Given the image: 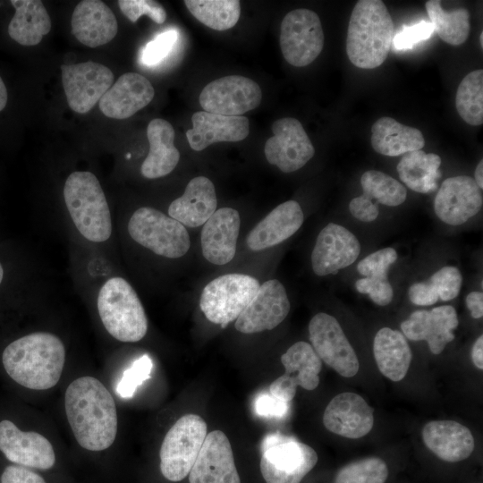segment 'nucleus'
<instances>
[{
	"label": "nucleus",
	"mask_w": 483,
	"mask_h": 483,
	"mask_svg": "<svg viewBox=\"0 0 483 483\" xmlns=\"http://www.w3.org/2000/svg\"><path fill=\"white\" fill-rule=\"evenodd\" d=\"M289 402L275 397L269 392H261L254 401V410L263 418H284L289 411Z\"/></svg>",
	"instance_id": "nucleus-47"
},
{
	"label": "nucleus",
	"mask_w": 483,
	"mask_h": 483,
	"mask_svg": "<svg viewBox=\"0 0 483 483\" xmlns=\"http://www.w3.org/2000/svg\"><path fill=\"white\" fill-rule=\"evenodd\" d=\"M147 136L149 151L141 165V174L148 179L165 176L180 160V152L174 144V130L166 120L156 118L148 123Z\"/></svg>",
	"instance_id": "nucleus-29"
},
{
	"label": "nucleus",
	"mask_w": 483,
	"mask_h": 483,
	"mask_svg": "<svg viewBox=\"0 0 483 483\" xmlns=\"http://www.w3.org/2000/svg\"><path fill=\"white\" fill-rule=\"evenodd\" d=\"M408 298L417 306H430L439 301L428 280L412 284L408 289Z\"/></svg>",
	"instance_id": "nucleus-50"
},
{
	"label": "nucleus",
	"mask_w": 483,
	"mask_h": 483,
	"mask_svg": "<svg viewBox=\"0 0 483 483\" xmlns=\"http://www.w3.org/2000/svg\"><path fill=\"white\" fill-rule=\"evenodd\" d=\"M155 96L150 81L143 75L127 72L104 94L98 102L100 111L113 119H126L148 106Z\"/></svg>",
	"instance_id": "nucleus-23"
},
{
	"label": "nucleus",
	"mask_w": 483,
	"mask_h": 483,
	"mask_svg": "<svg viewBox=\"0 0 483 483\" xmlns=\"http://www.w3.org/2000/svg\"><path fill=\"white\" fill-rule=\"evenodd\" d=\"M387 477L386 463L378 457H369L343 467L335 483H385Z\"/></svg>",
	"instance_id": "nucleus-39"
},
{
	"label": "nucleus",
	"mask_w": 483,
	"mask_h": 483,
	"mask_svg": "<svg viewBox=\"0 0 483 483\" xmlns=\"http://www.w3.org/2000/svg\"><path fill=\"white\" fill-rule=\"evenodd\" d=\"M356 290L368 294L370 300L379 306H386L394 298V289L387 275L361 277L355 283Z\"/></svg>",
	"instance_id": "nucleus-44"
},
{
	"label": "nucleus",
	"mask_w": 483,
	"mask_h": 483,
	"mask_svg": "<svg viewBox=\"0 0 483 483\" xmlns=\"http://www.w3.org/2000/svg\"><path fill=\"white\" fill-rule=\"evenodd\" d=\"M190 483H241L233 449L221 430L207 434L189 473Z\"/></svg>",
	"instance_id": "nucleus-18"
},
{
	"label": "nucleus",
	"mask_w": 483,
	"mask_h": 483,
	"mask_svg": "<svg viewBox=\"0 0 483 483\" xmlns=\"http://www.w3.org/2000/svg\"><path fill=\"white\" fill-rule=\"evenodd\" d=\"M184 4L199 21L219 31L233 28L241 15L238 0H185Z\"/></svg>",
	"instance_id": "nucleus-36"
},
{
	"label": "nucleus",
	"mask_w": 483,
	"mask_h": 483,
	"mask_svg": "<svg viewBox=\"0 0 483 483\" xmlns=\"http://www.w3.org/2000/svg\"><path fill=\"white\" fill-rule=\"evenodd\" d=\"M207 436L206 421L197 414L182 416L167 431L159 452L160 470L168 480L186 478Z\"/></svg>",
	"instance_id": "nucleus-7"
},
{
	"label": "nucleus",
	"mask_w": 483,
	"mask_h": 483,
	"mask_svg": "<svg viewBox=\"0 0 483 483\" xmlns=\"http://www.w3.org/2000/svg\"><path fill=\"white\" fill-rule=\"evenodd\" d=\"M398 258L392 247L377 250L363 258L357 265V271L363 277L384 276Z\"/></svg>",
	"instance_id": "nucleus-42"
},
{
	"label": "nucleus",
	"mask_w": 483,
	"mask_h": 483,
	"mask_svg": "<svg viewBox=\"0 0 483 483\" xmlns=\"http://www.w3.org/2000/svg\"><path fill=\"white\" fill-rule=\"evenodd\" d=\"M126 157H127V158H130V157H131V155H130V154H128V155L126 156Z\"/></svg>",
	"instance_id": "nucleus-58"
},
{
	"label": "nucleus",
	"mask_w": 483,
	"mask_h": 483,
	"mask_svg": "<svg viewBox=\"0 0 483 483\" xmlns=\"http://www.w3.org/2000/svg\"><path fill=\"white\" fill-rule=\"evenodd\" d=\"M61 74L68 106L79 114L90 111L114 82L112 71L92 61L63 64Z\"/></svg>",
	"instance_id": "nucleus-13"
},
{
	"label": "nucleus",
	"mask_w": 483,
	"mask_h": 483,
	"mask_svg": "<svg viewBox=\"0 0 483 483\" xmlns=\"http://www.w3.org/2000/svg\"><path fill=\"white\" fill-rule=\"evenodd\" d=\"M15 13L8 25L9 36L22 46L40 43L51 30V19L42 1L12 0Z\"/></svg>",
	"instance_id": "nucleus-32"
},
{
	"label": "nucleus",
	"mask_w": 483,
	"mask_h": 483,
	"mask_svg": "<svg viewBox=\"0 0 483 483\" xmlns=\"http://www.w3.org/2000/svg\"><path fill=\"white\" fill-rule=\"evenodd\" d=\"M64 198L77 230L87 240L101 242L112 233L109 207L97 177L90 172L72 173L65 181Z\"/></svg>",
	"instance_id": "nucleus-4"
},
{
	"label": "nucleus",
	"mask_w": 483,
	"mask_h": 483,
	"mask_svg": "<svg viewBox=\"0 0 483 483\" xmlns=\"http://www.w3.org/2000/svg\"><path fill=\"white\" fill-rule=\"evenodd\" d=\"M373 354L379 371L394 382L407 374L412 352L402 332L388 326L380 328L373 341Z\"/></svg>",
	"instance_id": "nucleus-30"
},
{
	"label": "nucleus",
	"mask_w": 483,
	"mask_h": 483,
	"mask_svg": "<svg viewBox=\"0 0 483 483\" xmlns=\"http://www.w3.org/2000/svg\"><path fill=\"white\" fill-rule=\"evenodd\" d=\"M178 38L176 30H167L149 41L141 51L140 60L146 65L160 63L172 50Z\"/></svg>",
	"instance_id": "nucleus-46"
},
{
	"label": "nucleus",
	"mask_w": 483,
	"mask_h": 483,
	"mask_svg": "<svg viewBox=\"0 0 483 483\" xmlns=\"http://www.w3.org/2000/svg\"><path fill=\"white\" fill-rule=\"evenodd\" d=\"M434 32L433 25L426 21L411 25H403L394 35L392 46L399 51L411 49L418 43L428 39Z\"/></svg>",
	"instance_id": "nucleus-45"
},
{
	"label": "nucleus",
	"mask_w": 483,
	"mask_h": 483,
	"mask_svg": "<svg viewBox=\"0 0 483 483\" xmlns=\"http://www.w3.org/2000/svg\"><path fill=\"white\" fill-rule=\"evenodd\" d=\"M303 221L301 205L295 200H287L275 207L249 232L246 244L253 251L275 246L292 236Z\"/></svg>",
	"instance_id": "nucleus-25"
},
{
	"label": "nucleus",
	"mask_w": 483,
	"mask_h": 483,
	"mask_svg": "<svg viewBox=\"0 0 483 483\" xmlns=\"http://www.w3.org/2000/svg\"><path fill=\"white\" fill-rule=\"evenodd\" d=\"M241 217L232 208H221L203 225L200 235L204 258L215 265L230 262L236 253Z\"/></svg>",
	"instance_id": "nucleus-22"
},
{
	"label": "nucleus",
	"mask_w": 483,
	"mask_h": 483,
	"mask_svg": "<svg viewBox=\"0 0 483 483\" xmlns=\"http://www.w3.org/2000/svg\"><path fill=\"white\" fill-rule=\"evenodd\" d=\"M481 191L470 176L449 177L442 182L435 197V214L446 225H461L480 211Z\"/></svg>",
	"instance_id": "nucleus-17"
},
{
	"label": "nucleus",
	"mask_w": 483,
	"mask_h": 483,
	"mask_svg": "<svg viewBox=\"0 0 483 483\" xmlns=\"http://www.w3.org/2000/svg\"><path fill=\"white\" fill-rule=\"evenodd\" d=\"M121 12L131 21L136 22L141 15L148 16L157 24L165 21L166 12L163 5L153 0H119Z\"/></svg>",
	"instance_id": "nucleus-43"
},
{
	"label": "nucleus",
	"mask_w": 483,
	"mask_h": 483,
	"mask_svg": "<svg viewBox=\"0 0 483 483\" xmlns=\"http://www.w3.org/2000/svg\"><path fill=\"white\" fill-rule=\"evenodd\" d=\"M192 128L186 131L190 147L201 151L216 142L243 140L250 132V122L245 116H227L199 111L191 116Z\"/></svg>",
	"instance_id": "nucleus-24"
},
{
	"label": "nucleus",
	"mask_w": 483,
	"mask_h": 483,
	"mask_svg": "<svg viewBox=\"0 0 483 483\" xmlns=\"http://www.w3.org/2000/svg\"><path fill=\"white\" fill-rule=\"evenodd\" d=\"M438 299L448 301L455 299L461 291L462 275L457 267L445 266L428 279Z\"/></svg>",
	"instance_id": "nucleus-40"
},
{
	"label": "nucleus",
	"mask_w": 483,
	"mask_h": 483,
	"mask_svg": "<svg viewBox=\"0 0 483 483\" xmlns=\"http://www.w3.org/2000/svg\"><path fill=\"white\" fill-rule=\"evenodd\" d=\"M152 368V360L148 355L136 360L131 367L123 372L117 385V394L122 398L132 397L137 387L149 378Z\"/></svg>",
	"instance_id": "nucleus-41"
},
{
	"label": "nucleus",
	"mask_w": 483,
	"mask_h": 483,
	"mask_svg": "<svg viewBox=\"0 0 483 483\" xmlns=\"http://www.w3.org/2000/svg\"><path fill=\"white\" fill-rule=\"evenodd\" d=\"M324 47V32L318 15L309 9L289 12L280 27V47L285 61L295 67L311 64Z\"/></svg>",
	"instance_id": "nucleus-10"
},
{
	"label": "nucleus",
	"mask_w": 483,
	"mask_h": 483,
	"mask_svg": "<svg viewBox=\"0 0 483 483\" xmlns=\"http://www.w3.org/2000/svg\"><path fill=\"white\" fill-rule=\"evenodd\" d=\"M97 304L105 328L116 340L134 343L146 335L148 318L144 308L125 279H108L98 292Z\"/></svg>",
	"instance_id": "nucleus-5"
},
{
	"label": "nucleus",
	"mask_w": 483,
	"mask_h": 483,
	"mask_svg": "<svg viewBox=\"0 0 483 483\" xmlns=\"http://www.w3.org/2000/svg\"><path fill=\"white\" fill-rule=\"evenodd\" d=\"M65 412L79 445L89 451L106 450L117 434V411L110 392L89 376L73 380L64 397Z\"/></svg>",
	"instance_id": "nucleus-1"
},
{
	"label": "nucleus",
	"mask_w": 483,
	"mask_h": 483,
	"mask_svg": "<svg viewBox=\"0 0 483 483\" xmlns=\"http://www.w3.org/2000/svg\"><path fill=\"white\" fill-rule=\"evenodd\" d=\"M128 232L139 244L169 258L184 256L191 247L185 226L153 208H138L128 223Z\"/></svg>",
	"instance_id": "nucleus-8"
},
{
	"label": "nucleus",
	"mask_w": 483,
	"mask_h": 483,
	"mask_svg": "<svg viewBox=\"0 0 483 483\" xmlns=\"http://www.w3.org/2000/svg\"><path fill=\"white\" fill-rule=\"evenodd\" d=\"M72 33L83 45L97 47L111 41L118 23L111 9L99 0H83L72 15Z\"/></svg>",
	"instance_id": "nucleus-26"
},
{
	"label": "nucleus",
	"mask_w": 483,
	"mask_h": 483,
	"mask_svg": "<svg viewBox=\"0 0 483 483\" xmlns=\"http://www.w3.org/2000/svg\"><path fill=\"white\" fill-rule=\"evenodd\" d=\"M0 451L10 462L24 467L48 470L55 462L54 448L44 436L21 431L6 419L0 421Z\"/></svg>",
	"instance_id": "nucleus-20"
},
{
	"label": "nucleus",
	"mask_w": 483,
	"mask_h": 483,
	"mask_svg": "<svg viewBox=\"0 0 483 483\" xmlns=\"http://www.w3.org/2000/svg\"><path fill=\"white\" fill-rule=\"evenodd\" d=\"M291 303L283 284L270 279L260 284L257 293L235 320V328L242 334L271 330L288 316Z\"/></svg>",
	"instance_id": "nucleus-15"
},
{
	"label": "nucleus",
	"mask_w": 483,
	"mask_h": 483,
	"mask_svg": "<svg viewBox=\"0 0 483 483\" xmlns=\"http://www.w3.org/2000/svg\"><path fill=\"white\" fill-rule=\"evenodd\" d=\"M458 325L455 309L442 305L429 310L413 311L401 323V330L406 339L426 341L429 351L437 355L454 339L453 330Z\"/></svg>",
	"instance_id": "nucleus-19"
},
{
	"label": "nucleus",
	"mask_w": 483,
	"mask_h": 483,
	"mask_svg": "<svg viewBox=\"0 0 483 483\" xmlns=\"http://www.w3.org/2000/svg\"><path fill=\"white\" fill-rule=\"evenodd\" d=\"M465 303L473 318L479 319L483 317V292L472 291L465 298Z\"/></svg>",
	"instance_id": "nucleus-52"
},
{
	"label": "nucleus",
	"mask_w": 483,
	"mask_h": 483,
	"mask_svg": "<svg viewBox=\"0 0 483 483\" xmlns=\"http://www.w3.org/2000/svg\"><path fill=\"white\" fill-rule=\"evenodd\" d=\"M8 94L6 87L0 76V112L5 107L7 104Z\"/></svg>",
	"instance_id": "nucleus-55"
},
{
	"label": "nucleus",
	"mask_w": 483,
	"mask_h": 483,
	"mask_svg": "<svg viewBox=\"0 0 483 483\" xmlns=\"http://www.w3.org/2000/svg\"><path fill=\"white\" fill-rule=\"evenodd\" d=\"M455 106L459 115L468 124L478 126L483 123V70L468 73L460 82L455 97Z\"/></svg>",
	"instance_id": "nucleus-37"
},
{
	"label": "nucleus",
	"mask_w": 483,
	"mask_h": 483,
	"mask_svg": "<svg viewBox=\"0 0 483 483\" xmlns=\"http://www.w3.org/2000/svg\"><path fill=\"white\" fill-rule=\"evenodd\" d=\"M317 462L316 451L293 436L275 432L262 440L260 471L266 483H301Z\"/></svg>",
	"instance_id": "nucleus-6"
},
{
	"label": "nucleus",
	"mask_w": 483,
	"mask_h": 483,
	"mask_svg": "<svg viewBox=\"0 0 483 483\" xmlns=\"http://www.w3.org/2000/svg\"><path fill=\"white\" fill-rule=\"evenodd\" d=\"M281 362L284 375L295 386L309 391L318 387L322 362L310 343L296 342L281 356Z\"/></svg>",
	"instance_id": "nucleus-34"
},
{
	"label": "nucleus",
	"mask_w": 483,
	"mask_h": 483,
	"mask_svg": "<svg viewBox=\"0 0 483 483\" xmlns=\"http://www.w3.org/2000/svg\"><path fill=\"white\" fill-rule=\"evenodd\" d=\"M425 7L434 31L444 42L459 46L466 41L470 32V14L467 9L446 11L439 0H428Z\"/></svg>",
	"instance_id": "nucleus-35"
},
{
	"label": "nucleus",
	"mask_w": 483,
	"mask_h": 483,
	"mask_svg": "<svg viewBox=\"0 0 483 483\" xmlns=\"http://www.w3.org/2000/svg\"><path fill=\"white\" fill-rule=\"evenodd\" d=\"M1 483H47L38 473L21 465L7 466L2 475Z\"/></svg>",
	"instance_id": "nucleus-49"
},
{
	"label": "nucleus",
	"mask_w": 483,
	"mask_h": 483,
	"mask_svg": "<svg viewBox=\"0 0 483 483\" xmlns=\"http://www.w3.org/2000/svg\"><path fill=\"white\" fill-rule=\"evenodd\" d=\"M471 360L474 365L480 370L483 369V335H480L471 349Z\"/></svg>",
	"instance_id": "nucleus-53"
},
{
	"label": "nucleus",
	"mask_w": 483,
	"mask_h": 483,
	"mask_svg": "<svg viewBox=\"0 0 483 483\" xmlns=\"http://www.w3.org/2000/svg\"><path fill=\"white\" fill-rule=\"evenodd\" d=\"M3 276H4V269H3V267H2V265L0 263V284H1L2 280H3Z\"/></svg>",
	"instance_id": "nucleus-56"
},
{
	"label": "nucleus",
	"mask_w": 483,
	"mask_h": 483,
	"mask_svg": "<svg viewBox=\"0 0 483 483\" xmlns=\"http://www.w3.org/2000/svg\"><path fill=\"white\" fill-rule=\"evenodd\" d=\"M360 253L359 239L345 226L327 224L318 233L311 252L315 275L326 276L353 264Z\"/></svg>",
	"instance_id": "nucleus-16"
},
{
	"label": "nucleus",
	"mask_w": 483,
	"mask_h": 483,
	"mask_svg": "<svg viewBox=\"0 0 483 483\" xmlns=\"http://www.w3.org/2000/svg\"><path fill=\"white\" fill-rule=\"evenodd\" d=\"M479 42H480V47L482 48L483 47V32H481L479 35Z\"/></svg>",
	"instance_id": "nucleus-57"
},
{
	"label": "nucleus",
	"mask_w": 483,
	"mask_h": 483,
	"mask_svg": "<svg viewBox=\"0 0 483 483\" xmlns=\"http://www.w3.org/2000/svg\"><path fill=\"white\" fill-rule=\"evenodd\" d=\"M310 344L319 359L344 377H354L360 364L340 323L332 315L318 312L309 323Z\"/></svg>",
	"instance_id": "nucleus-11"
},
{
	"label": "nucleus",
	"mask_w": 483,
	"mask_h": 483,
	"mask_svg": "<svg viewBox=\"0 0 483 483\" xmlns=\"http://www.w3.org/2000/svg\"><path fill=\"white\" fill-rule=\"evenodd\" d=\"M217 199L213 182L205 176L191 179L183 194L168 208L169 216L184 226L203 225L216 210Z\"/></svg>",
	"instance_id": "nucleus-28"
},
{
	"label": "nucleus",
	"mask_w": 483,
	"mask_h": 483,
	"mask_svg": "<svg viewBox=\"0 0 483 483\" xmlns=\"http://www.w3.org/2000/svg\"><path fill=\"white\" fill-rule=\"evenodd\" d=\"M394 38V21L380 0H360L352 9L346 38L351 63L360 69H374L386 59Z\"/></svg>",
	"instance_id": "nucleus-3"
},
{
	"label": "nucleus",
	"mask_w": 483,
	"mask_h": 483,
	"mask_svg": "<svg viewBox=\"0 0 483 483\" xmlns=\"http://www.w3.org/2000/svg\"><path fill=\"white\" fill-rule=\"evenodd\" d=\"M473 179L475 182L477 183V185L479 186V188L482 190L483 189V160L482 159L478 163L476 166Z\"/></svg>",
	"instance_id": "nucleus-54"
},
{
	"label": "nucleus",
	"mask_w": 483,
	"mask_h": 483,
	"mask_svg": "<svg viewBox=\"0 0 483 483\" xmlns=\"http://www.w3.org/2000/svg\"><path fill=\"white\" fill-rule=\"evenodd\" d=\"M261 100L259 85L241 75L224 76L209 82L199 97L204 111L227 116H242L257 108Z\"/></svg>",
	"instance_id": "nucleus-12"
},
{
	"label": "nucleus",
	"mask_w": 483,
	"mask_h": 483,
	"mask_svg": "<svg viewBox=\"0 0 483 483\" xmlns=\"http://www.w3.org/2000/svg\"><path fill=\"white\" fill-rule=\"evenodd\" d=\"M274 136L264 148L267 162L284 173L303 167L314 156L315 148L301 122L292 117L280 118L272 123Z\"/></svg>",
	"instance_id": "nucleus-14"
},
{
	"label": "nucleus",
	"mask_w": 483,
	"mask_h": 483,
	"mask_svg": "<svg viewBox=\"0 0 483 483\" xmlns=\"http://www.w3.org/2000/svg\"><path fill=\"white\" fill-rule=\"evenodd\" d=\"M349 210L354 218L365 223L375 221L379 215L377 205L364 195L353 198L349 203Z\"/></svg>",
	"instance_id": "nucleus-48"
},
{
	"label": "nucleus",
	"mask_w": 483,
	"mask_h": 483,
	"mask_svg": "<svg viewBox=\"0 0 483 483\" xmlns=\"http://www.w3.org/2000/svg\"><path fill=\"white\" fill-rule=\"evenodd\" d=\"M296 389L297 386L283 374L270 384L269 393L276 398L290 402L294 398Z\"/></svg>",
	"instance_id": "nucleus-51"
},
{
	"label": "nucleus",
	"mask_w": 483,
	"mask_h": 483,
	"mask_svg": "<svg viewBox=\"0 0 483 483\" xmlns=\"http://www.w3.org/2000/svg\"><path fill=\"white\" fill-rule=\"evenodd\" d=\"M426 446L439 459L457 462L467 459L474 450L470 430L454 420H432L422 428Z\"/></svg>",
	"instance_id": "nucleus-27"
},
{
	"label": "nucleus",
	"mask_w": 483,
	"mask_h": 483,
	"mask_svg": "<svg viewBox=\"0 0 483 483\" xmlns=\"http://www.w3.org/2000/svg\"><path fill=\"white\" fill-rule=\"evenodd\" d=\"M425 145L422 132L391 117L377 119L371 127V146L381 155L397 157L421 149Z\"/></svg>",
	"instance_id": "nucleus-31"
},
{
	"label": "nucleus",
	"mask_w": 483,
	"mask_h": 483,
	"mask_svg": "<svg viewBox=\"0 0 483 483\" xmlns=\"http://www.w3.org/2000/svg\"><path fill=\"white\" fill-rule=\"evenodd\" d=\"M259 286V282L249 275L233 273L218 276L204 287L200 309L210 322L225 327L237 319Z\"/></svg>",
	"instance_id": "nucleus-9"
},
{
	"label": "nucleus",
	"mask_w": 483,
	"mask_h": 483,
	"mask_svg": "<svg viewBox=\"0 0 483 483\" xmlns=\"http://www.w3.org/2000/svg\"><path fill=\"white\" fill-rule=\"evenodd\" d=\"M323 424L327 430L338 436L360 438L372 429L373 409L360 394L341 393L326 407Z\"/></svg>",
	"instance_id": "nucleus-21"
},
{
	"label": "nucleus",
	"mask_w": 483,
	"mask_h": 483,
	"mask_svg": "<svg viewBox=\"0 0 483 483\" xmlns=\"http://www.w3.org/2000/svg\"><path fill=\"white\" fill-rule=\"evenodd\" d=\"M441 163L437 154L419 149L402 155L396 170L400 180L409 189L426 194L437 189Z\"/></svg>",
	"instance_id": "nucleus-33"
},
{
	"label": "nucleus",
	"mask_w": 483,
	"mask_h": 483,
	"mask_svg": "<svg viewBox=\"0 0 483 483\" xmlns=\"http://www.w3.org/2000/svg\"><path fill=\"white\" fill-rule=\"evenodd\" d=\"M365 197L388 207L402 205L407 198V190L394 177L377 170H368L360 177Z\"/></svg>",
	"instance_id": "nucleus-38"
},
{
	"label": "nucleus",
	"mask_w": 483,
	"mask_h": 483,
	"mask_svg": "<svg viewBox=\"0 0 483 483\" xmlns=\"http://www.w3.org/2000/svg\"><path fill=\"white\" fill-rule=\"evenodd\" d=\"M2 361L16 383L33 390H47L55 386L61 377L65 349L56 335L37 332L8 344Z\"/></svg>",
	"instance_id": "nucleus-2"
}]
</instances>
